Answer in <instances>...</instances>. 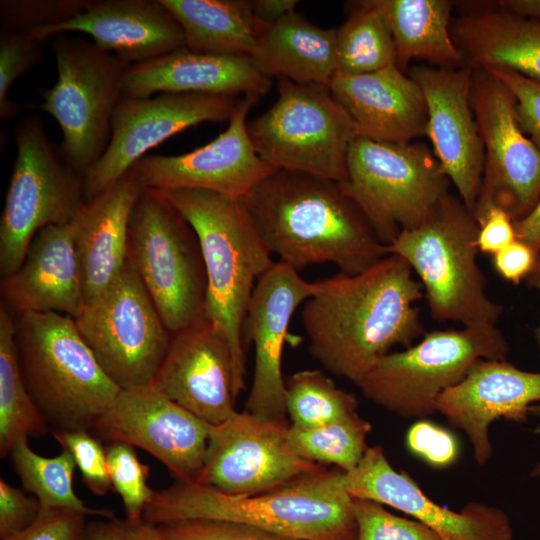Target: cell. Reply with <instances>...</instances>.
I'll return each mask as SVG.
<instances>
[{
    "instance_id": "obj_1",
    "label": "cell",
    "mask_w": 540,
    "mask_h": 540,
    "mask_svg": "<svg viewBox=\"0 0 540 540\" xmlns=\"http://www.w3.org/2000/svg\"><path fill=\"white\" fill-rule=\"evenodd\" d=\"M317 282L301 319L310 355L335 376L357 385L391 348H408L425 333L415 306L423 287L398 255Z\"/></svg>"
},
{
    "instance_id": "obj_2",
    "label": "cell",
    "mask_w": 540,
    "mask_h": 540,
    "mask_svg": "<svg viewBox=\"0 0 540 540\" xmlns=\"http://www.w3.org/2000/svg\"><path fill=\"white\" fill-rule=\"evenodd\" d=\"M240 199L271 254L297 271L332 263L354 275L390 254L339 182L275 169Z\"/></svg>"
},
{
    "instance_id": "obj_3",
    "label": "cell",
    "mask_w": 540,
    "mask_h": 540,
    "mask_svg": "<svg viewBox=\"0 0 540 540\" xmlns=\"http://www.w3.org/2000/svg\"><path fill=\"white\" fill-rule=\"evenodd\" d=\"M344 474L338 468L323 469L255 495H229L197 482L177 481L154 492L143 520L155 525L228 520L294 540H356L353 498Z\"/></svg>"
},
{
    "instance_id": "obj_4",
    "label": "cell",
    "mask_w": 540,
    "mask_h": 540,
    "mask_svg": "<svg viewBox=\"0 0 540 540\" xmlns=\"http://www.w3.org/2000/svg\"><path fill=\"white\" fill-rule=\"evenodd\" d=\"M199 240L207 277L205 318L225 334L244 388L243 326L259 278L274 264L240 198L206 190H161Z\"/></svg>"
},
{
    "instance_id": "obj_5",
    "label": "cell",
    "mask_w": 540,
    "mask_h": 540,
    "mask_svg": "<svg viewBox=\"0 0 540 540\" xmlns=\"http://www.w3.org/2000/svg\"><path fill=\"white\" fill-rule=\"evenodd\" d=\"M13 320L20 372L49 428L90 432L121 389L75 320L56 312H15Z\"/></svg>"
},
{
    "instance_id": "obj_6",
    "label": "cell",
    "mask_w": 540,
    "mask_h": 540,
    "mask_svg": "<svg viewBox=\"0 0 540 540\" xmlns=\"http://www.w3.org/2000/svg\"><path fill=\"white\" fill-rule=\"evenodd\" d=\"M478 222L459 196L448 193L419 225L388 246L419 277L433 319L463 327L496 325L503 307L486 291L477 264Z\"/></svg>"
},
{
    "instance_id": "obj_7",
    "label": "cell",
    "mask_w": 540,
    "mask_h": 540,
    "mask_svg": "<svg viewBox=\"0 0 540 540\" xmlns=\"http://www.w3.org/2000/svg\"><path fill=\"white\" fill-rule=\"evenodd\" d=\"M127 257L171 335L205 318L207 277L199 240L161 190L143 188L138 197Z\"/></svg>"
},
{
    "instance_id": "obj_8",
    "label": "cell",
    "mask_w": 540,
    "mask_h": 540,
    "mask_svg": "<svg viewBox=\"0 0 540 540\" xmlns=\"http://www.w3.org/2000/svg\"><path fill=\"white\" fill-rule=\"evenodd\" d=\"M450 180L421 142H377L357 137L341 186L386 246L422 223L449 193Z\"/></svg>"
},
{
    "instance_id": "obj_9",
    "label": "cell",
    "mask_w": 540,
    "mask_h": 540,
    "mask_svg": "<svg viewBox=\"0 0 540 540\" xmlns=\"http://www.w3.org/2000/svg\"><path fill=\"white\" fill-rule=\"evenodd\" d=\"M509 350L496 325L429 331L415 345L380 358L357 386L366 399L400 417L422 418L437 412L440 396L476 361L505 360Z\"/></svg>"
},
{
    "instance_id": "obj_10",
    "label": "cell",
    "mask_w": 540,
    "mask_h": 540,
    "mask_svg": "<svg viewBox=\"0 0 540 540\" xmlns=\"http://www.w3.org/2000/svg\"><path fill=\"white\" fill-rule=\"evenodd\" d=\"M16 159L0 220L1 279L23 263L44 227L69 223L85 202L84 177L65 158L36 116L14 127Z\"/></svg>"
},
{
    "instance_id": "obj_11",
    "label": "cell",
    "mask_w": 540,
    "mask_h": 540,
    "mask_svg": "<svg viewBox=\"0 0 540 540\" xmlns=\"http://www.w3.org/2000/svg\"><path fill=\"white\" fill-rule=\"evenodd\" d=\"M257 154L270 166L339 183L347 177V155L356 127L327 85L278 79L275 103L247 121Z\"/></svg>"
},
{
    "instance_id": "obj_12",
    "label": "cell",
    "mask_w": 540,
    "mask_h": 540,
    "mask_svg": "<svg viewBox=\"0 0 540 540\" xmlns=\"http://www.w3.org/2000/svg\"><path fill=\"white\" fill-rule=\"evenodd\" d=\"M52 49L57 81L41 90L40 108L57 121L63 135L60 148L84 175L108 146L130 65L93 41L66 33L54 36Z\"/></svg>"
},
{
    "instance_id": "obj_13",
    "label": "cell",
    "mask_w": 540,
    "mask_h": 540,
    "mask_svg": "<svg viewBox=\"0 0 540 540\" xmlns=\"http://www.w3.org/2000/svg\"><path fill=\"white\" fill-rule=\"evenodd\" d=\"M74 320L120 389L153 382L172 335L128 257L117 277Z\"/></svg>"
},
{
    "instance_id": "obj_14",
    "label": "cell",
    "mask_w": 540,
    "mask_h": 540,
    "mask_svg": "<svg viewBox=\"0 0 540 540\" xmlns=\"http://www.w3.org/2000/svg\"><path fill=\"white\" fill-rule=\"evenodd\" d=\"M470 102L484 148L473 214L496 206L520 220L540 197V150L519 125L512 93L489 71L473 69Z\"/></svg>"
},
{
    "instance_id": "obj_15",
    "label": "cell",
    "mask_w": 540,
    "mask_h": 540,
    "mask_svg": "<svg viewBox=\"0 0 540 540\" xmlns=\"http://www.w3.org/2000/svg\"><path fill=\"white\" fill-rule=\"evenodd\" d=\"M286 423L236 412L211 425L197 483L229 495H255L323 470L293 450Z\"/></svg>"
},
{
    "instance_id": "obj_16",
    "label": "cell",
    "mask_w": 540,
    "mask_h": 540,
    "mask_svg": "<svg viewBox=\"0 0 540 540\" xmlns=\"http://www.w3.org/2000/svg\"><path fill=\"white\" fill-rule=\"evenodd\" d=\"M237 103L234 97L196 93L122 96L113 113L108 146L83 175L85 201L120 180L170 137L202 122L229 121Z\"/></svg>"
},
{
    "instance_id": "obj_17",
    "label": "cell",
    "mask_w": 540,
    "mask_h": 540,
    "mask_svg": "<svg viewBox=\"0 0 540 540\" xmlns=\"http://www.w3.org/2000/svg\"><path fill=\"white\" fill-rule=\"evenodd\" d=\"M210 429V424L152 382L121 389L90 432L99 440L139 447L165 465L177 481L196 482Z\"/></svg>"
},
{
    "instance_id": "obj_18",
    "label": "cell",
    "mask_w": 540,
    "mask_h": 540,
    "mask_svg": "<svg viewBox=\"0 0 540 540\" xmlns=\"http://www.w3.org/2000/svg\"><path fill=\"white\" fill-rule=\"evenodd\" d=\"M259 98L238 101L228 127L206 145L180 155H146L130 172L142 188L244 197L276 169L257 154L247 131V115Z\"/></svg>"
},
{
    "instance_id": "obj_19",
    "label": "cell",
    "mask_w": 540,
    "mask_h": 540,
    "mask_svg": "<svg viewBox=\"0 0 540 540\" xmlns=\"http://www.w3.org/2000/svg\"><path fill=\"white\" fill-rule=\"evenodd\" d=\"M318 290L299 271L277 261L259 278L247 308L244 344L253 343L255 366L245 411L265 420L286 423V382L282 355L296 309Z\"/></svg>"
},
{
    "instance_id": "obj_20",
    "label": "cell",
    "mask_w": 540,
    "mask_h": 540,
    "mask_svg": "<svg viewBox=\"0 0 540 540\" xmlns=\"http://www.w3.org/2000/svg\"><path fill=\"white\" fill-rule=\"evenodd\" d=\"M473 68L416 65L410 76L427 104L432 151L463 203L473 211L482 182L484 148L470 102Z\"/></svg>"
},
{
    "instance_id": "obj_21",
    "label": "cell",
    "mask_w": 540,
    "mask_h": 540,
    "mask_svg": "<svg viewBox=\"0 0 540 540\" xmlns=\"http://www.w3.org/2000/svg\"><path fill=\"white\" fill-rule=\"evenodd\" d=\"M353 499L372 500L423 523L442 540H513L507 514L500 508L471 502L453 511L432 501L406 472L388 461L381 446L368 447L356 468L344 474Z\"/></svg>"
},
{
    "instance_id": "obj_22",
    "label": "cell",
    "mask_w": 540,
    "mask_h": 540,
    "mask_svg": "<svg viewBox=\"0 0 540 540\" xmlns=\"http://www.w3.org/2000/svg\"><path fill=\"white\" fill-rule=\"evenodd\" d=\"M153 383L210 425L237 412L241 390L232 351L224 332L207 318L172 335Z\"/></svg>"
},
{
    "instance_id": "obj_23",
    "label": "cell",
    "mask_w": 540,
    "mask_h": 540,
    "mask_svg": "<svg viewBox=\"0 0 540 540\" xmlns=\"http://www.w3.org/2000/svg\"><path fill=\"white\" fill-rule=\"evenodd\" d=\"M536 401L540 373L521 370L506 359H479L460 383L440 396L437 412L463 430L477 464L484 465L492 456V422L504 418L523 423Z\"/></svg>"
},
{
    "instance_id": "obj_24",
    "label": "cell",
    "mask_w": 540,
    "mask_h": 540,
    "mask_svg": "<svg viewBox=\"0 0 540 540\" xmlns=\"http://www.w3.org/2000/svg\"><path fill=\"white\" fill-rule=\"evenodd\" d=\"M89 35L98 47L129 65L185 47L184 33L161 0H97L73 17L28 32L41 41L58 34Z\"/></svg>"
},
{
    "instance_id": "obj_25",
    "label": "cell",
    "mask_w": 540,
    "mask_h": 540,
    "mask_svg": "<svg viewBox=\"0 0 540 540\" xmlns=\"http://www.w3.org/2000/svg\"><path fill=\"white\" fill-rule=\"evenodd\" d=\"M329 88L353 121L358 137L410 142L426 134L425 96L397 66L360 75L335 74Z\"/></svg>"
},
{
    "instance_id": "obj_26",
    "label": "cell",
    "mask_w": 540,
    "mask_h": 540,
    "mask_svg": "<svg viewBox=\"0 0 540 540\" xmlns=\"http://www.w3.org/2000/svg\"><path fill=\"white\" fill-rule=\"evenodd\" d=\"M270 87L271 79L257 70L248 55L197 52L183 47L130 65L122 96L150 97L154 93L262 96Z\"/></svg>"
},
{
    "instance_id": "obj_27",
    "label": "cell",
    "mask_w": 540,
    "mask_h": 540,
    "mask_svg": "<svg viewBox=\"0 0 540 540\" xmlns=\"http://www.w3.org/2000/svg\"><path fill=\"white\" fill-rule=\"evenodd\" d=\"M1 292L15 312H56L76 319L84 305L71 221L42 228Z\"/></svg>"
},
{
    "instance_id": "obj_28",
    "label": "cell",
    "mask_w": 540,
    "mask_h": 540,
    "mask_svg": "<svg viewBox=\"0 0 540 540\" xmlns=\"http://www.w3.org/2000/svg\"><path fill=\"white\" fill-rule=\"evenodd\" d=\"M142 190L129 171L85 201L71 220L85 304L107 288L125 265L130 217Z\"/></svg>"
},
{
    "instance_id": "obj_29",
    "label": "cell",
    "mask_w": 540,
    "mask_h": 540,
    "mask_svg": "<svg viewBox=\"0 0 540 540\" xmlns=\"http://www.w3.org/2000/svg\"><path fill=\"white\" fill-rule=\"evenodd\" d=\"M451 34L465 65L503 68L540 80V20L497 2L472 4L452 21Z\"/></svg>"
},
{
    "instance_id": "obj_30",
    "label": "cell",
    "mask_w": 540,
    "mask_h": 540,
    "mask_svg": "<svg viewBox=\"0 0 540 540\" xmlns=\"http://www.w3.org/2000/svg\"><path fill=\"white\" fill-rule=\"evenodd\" d=\"M337 29L314 25L295 11L258 25L251 59L268 78L329 86L336 74Z\"/></svg>"
},
{
    "instance_id": "obj_31",
    "label": "cell",
    "mask_w": 540,
    "mask_h": 540,
    "mask_svg": "<svg viewBox=\"0 0 540 540\" xmlns=\"http://www.w3.org/2000/svg\"><path fill=\"white\" fill-rule=\"evenodd\" d=\"M391 31L397 62L406 72L413 59L436 67H458L463 58L451 34L454 2L448 0H374Z\"/></svg>"
},
{
    "instance_id": "obj_32",
    "label": "cell",
    "mask_w": 540,
    "mask_h": 540,
    "mask_svg": "<svg viewBox=\"0 0 540 540\" xmlns=\"http://www.w3.org/2000/svg\"><path fill=\"white\" fill-rule=\"evenodd\" d=\"M182 27L185 47L206 53L248 55L257 23L247 0H161Z\"/></svg>"
},
{
    "instance_id": "obj_33",
    "label": "cell",
    "mask_w": 540,
    "mask_h": 540,
    "mask_svg": "<svg viewBox=\"0 0 540 540\" xmlns=\"http://www.w3.org/2000/svg\"><path fill=\"white\" fill-rule=\"evenodd\" d=\"M49 426L23 381L16 352L13 315L0 306V456H9L23 437H41Z\"/></svg>"
},
{
    "instance_id": "obj_34",
    "label": "cell",
    "mask_w": 540,
    "mask_h": 540,
    "mask_svg": "<svg viewBox=\"0 0 540 540\" xmlns=\"http://www.w3.org/2000/svg\"><path fill=\"white\" fill-rule=\"evenodd\" d=\"M396 62L391 31L374 0L356 2L337 29L336 74L372 73Z\"/></svg>"
},
{
    "instance_id": "obj_35",
    "label": "cell",
    "mask_w": 540,
    "mask_h": 540,
    "mask_svg": "<svg viewBox=\"0 0 540 540\" xmlns=\"http://www.w3.org/2000/svg\"><path fill=\"white\" fill-rule=\"evenodd\" d=\"M9 456L23 489L35 495L41 509H70L104 519L116 517L112 509L90 508L76 495L72 484L76 463L69 451L62 449L55 457H44L31 449L28 437H23Z\"/></svg>"
},
{
    "instance_id": "obj_36",
    "label": "cell",
    "mask_w": 540,
    "mask_h": 540,
    "mask_svg": "<svg viewBox=\"0 0 540 540\" xmlns=\"http://www.w3.org/2000/svg\"><path fill=\"white\" fill-rule=\"evenodd\" d=\"M371 429V424L357 412L313 428L290 425L288 439L300 457L318 464H333L347 473L362 460L368 448L366 438Z\"/></svg>"
},
{
    "instance_id": "obj_37",
    "label": "cell",
    "mask_w": 540,
    "mask_h": 540,
    "mask_svg": "<svg viewBox=\"0 0 540 540\" xmlns=\"http://www.w3.org/2000/svg\"><path fill=\"white\" fill-rule=\"evenodd\" d=\"M286 410L291 425L313 428L357 413L356 397L321 370H301L286 382Z\"/></svg>"
},
{
    "instance_id": "obj_38",
    "label": "cell",
    "mask_w": 540,
    "mask_h": 540,
    "mask_svg": "<svg viewBox=\"0 0 540 540\" xmlns=\"http://www.w3.org/2000/svg\"><path fill=\"white\" fill-rule=\"evenodd\" d=\"M106 457L112 488L122 500L126 519L142 521L155 492L147 484L149 467L138 459L134 447L125 443H110Z\"/></svg>"
},
{
    "instance_id": "obj_39",
    "label": "cell",
    "mask_w": 540,
    "mask_h": 540,
    "mask_svg": "<svg viewBox=\"0 0 540 540\" xmlns=\"http://www.w3.org/2000/svg\"><path fill=\"white\" fill-rule=\"evenodd\" d=\"M353 512L356 540H442L423 523L397 516L372 500L353 499Z\"/></svg>"
},
{
    "instance_id": "obj_40",
    "label": "cell",
    "mask_w": 540,
    "mask_h": 540,
    "mask_svg": "<svg viewBox=\"0 0 540 540\" xmlns=\"http://www.w3.org/2000/svg\"><path fill=\"white\" fill-rule=\"evenodd\" d=\"M39 41L26 32H1L0 35V118L14 117L20 106L8 97L13 83L41 58Z\"/></svg>"
},
{
    "instance_id": "obj_41",
    "label": "cell",
    "mask_w": 540,
    "mask_h": 540,
    "mask_svg": "<svg viewBox=\"0 0 540 540\" xmlns=\"http://www.w3.org/2000/svg\"><path fill=\"white\" fill-rule=\"evenodd\" d=\"M87 0H5L0 3L1 32H30L61 23L88 4Z\"/></svg>"
},
{
    "instance_id": "obj_42",
    "label": "cell",
    "mask_w": 540,
    "mask_h": 540,
    "mask_svg": "<svg viewBox=\"0 0 540 540\" xmlns=\"http://www.w3.org/2000/svg\"><path fill=\"white\" fill-rule=\"evenodd\" d=\"M54 439L69 451L78 467L83 482L97 496L105 495L111 488L106 449L89 431H55Z\"/></svg>"
},
{
    "instance_id": "obj_43",
    "label": "cell",
    "mask_w": 540,
    "mask_h": 540,
    "mask_svg": "<svg viewBox=\"0 0 540 540\" xmlns=\"http://www.w3.org/2000/svg\"><path fill=\"white\" fill-rule=\"evenodd\" d=\"M159 526L167 540H294L228 520L189 519Z\"/></svg>"
},
{
    "instance_id": "obj_44",
    "label": "cell",
    "mask_w": 540,
    "mask_h": 540,
    "mask_svg": "<svg viewBox=\"0 0 540 540\" xmlns=\"http://www.w3.org/2000/svg\"><path fill=\"white\" fill-rule=\"evenodd\" d=\"M407 448L435 468H446L457 460L459 445L447 429L427 420L414 423L406 434Z\"/></svg>"
},
{
    "instance_id": "obj_45",
    "label": "cell",
    "mask_w": 540,
    "mask_h": 540,
    "mask_svg": "<svg viewBox=\"0 0 540 540\" xmlns=\"http://www.w3.org/2000/svg\"><path fill=\"white\" fill-rule=\"evenodd\" d=\"M482 69L496 76L510 90L519 125L540 150V80L503 68Z\"/></svg>"
},
{
    "instance_id": "obj_46",
    "label": "cell",
    "mask_w": 540,
    "mask_h": 540,
    "mask_svg": "<svg viewBox=\"0 0 540 540\" xmlns=\"http://www.w3.org/2000/svg\"><path fill=\"white\" fill-rule=\"evenodd\" d=\"M86 517L70 509H41L28 528L3 540H85Z\"/></svg>"
},
{
    "instance_id": "obj_47",
    "label": "cell",
    "mask_w": 540,
    "mask_h": 540,
    "mask_svg": "<svg viewBox=\"0 0 540 540\" xmlns=\"http://www.w3.org/2000/svg\"><path fill=\"white\" fill-rule=\"evenodd\" d=\"M41 505L36 497L0 479V538H9L28 528L38 518Z\"/></svg>"
},
{
    "instance_id": "obj_48",
    "label": "cell",
    "mask_w": 540,
    "mask_h": 540,
    "mask_svg": "<svg viewBox=\"0 0 540 540\" xmlns=\"http://www.w3.org/2000/svg\"><path fill=\"white\" fill-rule=\"evenodd\" d=\"M85 540H167L159 525L118 518L87 524Z\"/></svg>"
},
{
    "instance_id": "obj_49",
    "label": "cell",
    "mask_w": 540,
    "mask_h": 540,
    "mask_svg": "<svg viewBox=\"0 0 540 540\" xmlns=\"http://www.w3.org/2000/svg\"><path fill=\"white\" fill-rule=\"evenodd\" d=\"M476 220L477 245L481 252L494 255L517 239L512 218L500 207L487 209Z\"/></svg>"
},
{
    "instance_id": "obj_50",
    "label": "cell",
    "mask_w": 540,
    "mask_h": 540,
    "mask_svg": "<svg viewBox=\"0 0 540 540\" xmlns=\"http://www.w3.org/2000/svg\"><path fill=\"white\" fill-rule=\"evenodd\" d=\"M536 256L529 245L516 239L493 255V265L503 279L518 285L531 272Z\"/></svg>"
},
{
    "instance_id": "obj_51",
    "label": "cell",
    "mask_w": 540,
    "mask_h": 540,
    "mask_svg": "<svg viewBox=\"0 0 540 540\" xmlns=\"http://www.w3.org/2000/svg\"><path fill=\"white\" fill-rule=\"evenodd\" d=\"M253 17L258 25H270L295 11L296 0H252Z\"/></svg>"
},
{
    "instance_id": "obj_52",
    "label": "cell",
    "mask_w": 540,
    "mask_h": 540,
    "mask_svg": "<svg viewBox=\"0 0 540 540\" xmlns=\"http://www.w3.org/2000/svg\"><path fill=\"white\" fill-rule=\"evenodd\" d=\"M516 238L529 245L538 254L540 251V197L531 212L520 220L513 221Z\"/></svg>"
},
{
    "instance_id": "obj_53",
    "label": "cell",
    "mask_w": 540,
    "mask_h": 540,
    "mask_svg": "<svg viewBox=\"0 0 540 540\" xmlns=\"http://www.w3.org/2000/svg\"><path fill=\"white\" fill-rule=\"evenodd\" d=\"M497 4L517 15L540 20V0H503Z\"/></svg>"
},
{
    "instance_id": "obj_54",
    "label": "cell",
    "mask_w": 540,
    "mask_h": 540,
    "mask_svg": "<svg viewBox=\"0 0 540 540\" xmlns=\"http://www.w3.org/2000/svg\"><path fill=\"white\" fill-rule=\"evenodd\" d=\"M526 286L540 290V251L536 256L534 266L529 275L524 280Z\"/></svg>"
},
{
    "instance_id": "obj_55",
    "label": "cell",
    "mask_w": 540,
    "mask_h": 540,
    "mask_svg": "<svg viewBox=\"0 0 540 540\" xmlns=\"http://www.w3.org/2000/svg\"><path fill=\"white\" fill-rule=\"evenodd\" d=\"M528 414L533 416H540V404L531 405L528 409ZM531 476H540V462L537 463L531 471Z\"/></svg>"
},
{
    "instance_id": "obj_56",
    "label": "cell",
    "mask_w": 540,
    "mask_h": 540,
    "mask_svg": "<svg viewBox=\"0 0 540 540\" xmlns=\"http://www.w3.org/2000/svg\"><path fill=\"white\" fill-rule=\"evenodd\" d=\"M533 334H534L536 346L540 352V325L534 329Z\"/></svg>"
}]
</instances>
